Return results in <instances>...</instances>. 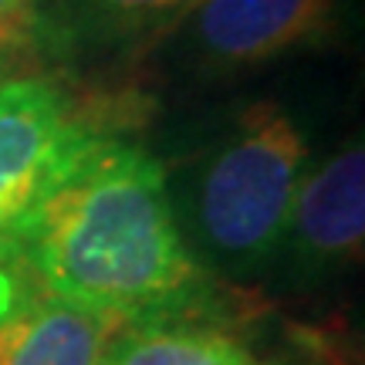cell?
<instances>
[{
    "mask_svg": "<svg viewBox=\"0 0 365 365\" xmlns=\"http://www.w3.org/2000/svg\"><path fill=\"white\" fill-rule=\"evenodd\" d=\"M44 291L115 318L156 322L203 291L163 163L143 145L91 135L7 237Z\"/></svg>",
    "mask_w": 365,
    "mask_h": 365,
    "instance_id": "obj_1",
    "label": "cell"
},
{
    "mask_svg": "<svg viewBox=\"0 0 365 365\" xmlns=\"http://www.w3.org/2000/svg\"><path fill=\"white\" fill-rule=\"evenodd\" d=\"M308 170V143L277 102L250 105L193 173L186 217L193 254L227 271H254L281 254Z\"/></svg>",
    "mask_w": 365,
    "mask_h": 365,
    "instance_id": "obj_2",
    "label": "cell"
},
{
    "mask_svg": "<svg viewBox=\"0 0 365 365\" xmlns=\"http://www.w3.org/2000/svg\"><path fill=\"white\" fill-rule=\"evenodd\" d=\"M91 135L51 78L17 75L0 81V247Z\"/></svg>",
    "mask_w": 365,
    "mask_h": 365,
    "instance_id": "obj_3",
    "label": "cell"
},
{
    "mask_svg": "<svg viewBox=\"0 0 365 365\" xmlns=\"http://www.w3.org/2000/svg\"><path fill=\"white\" fill-rule=\"evenodd\" d=\"M182 24L203 68L244 71L325 41L339 24V0H196Z\"/></svg>",
    "mask_w": 365,
    "mask_h": 365,
    "instance_id": "obj_4",
    "label": "cell"
},
{
    "mask_svg": "<svg viewBox=\"0 0 365 365\" xmlns=\"http://www.w3.org/2000/svg\"><path fill=\"white\" fill-rule=\"evenodd\" d=\"M365 240V149L341 145L335 156L304 170L287 220L284 247L308 271L359 261ZM281 247V250H284Z\"/></svg>",
    "mask_w": 365,
    "mask_h": 365,
    "instance_id": "obj_5",
    "label": "cell"
},
{
    "mask_svg": "<svg viewBox=\"0 0 365 365\" xmlns=\"http://www.w3.org/2000/svg\"><path fill=\"white\" fill-rule=\"evenodd\" d=\"M196 0H34L38 38L65 51H118L182 24Z\"/></svg>",
    "mask_w": 365,
    "mask_h": 365,
    "instance_id": "obj_6",
    "label": "cell"
},
{
    "mask_svg": "<svg viewBox=\"0 0 365 365\" xmlns=\"http://www.w3.org/2000/svg\"><path fill=\"white\" fill-rule=\"evenodd\" d=\"M122 322L58 298L0 314V365H102Z\"/></svg>",
    "mask_w": 365,
    "mask_h": 365,
    "instance_id": "obj_7",
    "label": "cell"
},
{
    "mask_svg": "<svg viewBox=\"0 0 365 365\" xmlns=\"http://www.w3.org/2000/svg\"><path fill=\"white\" fill-rule=\"evenodd\" d=\"M102 365H257V359L240 339L217 328L139 322L112 339Z\"/></svg>",
    "mask_w": 365,
    "mask_h": 365,
    "instance_id": "obj_8",
    "label": "cell"
},
{
    "mask_svg": "<svg viewBox=\"0 0 365 365\" xmlns=\"http://www.w3.org/2000/svg\"><path fill=\"white\" fill-rule=\"evenodd\" d=\"M38 21L34 0H0V61L34 48Z\"/></svg>",
    "mask_w": 365,
    "mask_h": 365,
    "instance_id": "obj_9",
    "label": "cell"
},
{
    "mask_svg": "<svg viewBox=\"0 0 365 365\" xmlns=\"http://www.w3.org/2000/svg\"><path fill=\"white\" fill-rule=\"evenodd\" d=\"M0 81H4V61H0Z\"/></svg>",
    "mask_w": 365,
    "mask_h": 365,
    "instance_id": "obj_10",
    "label": "cell"
}]
</instances>
